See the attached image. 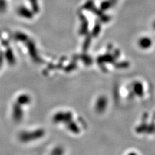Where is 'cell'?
Masks as SVG:
<instances>
[{
  "label": "cell",
  "mask_w": 155,
  "mask_h": 155,
  "mask_svg": "<svg viewBox=\"0 0 155 155\" xmlns=\"http://www.w3.org/2000/svg\"><path fill=\"white\" fill-rule=\"evenodd\" d=\"M127 155H137V154L136 153H134V152H130Z\"/></svg>",
  "instance_id": "7a4b0ae2"
},
{
  "label": "cell",
  "mask_w": 155,
  "mask_h": 155,
  "mask_svg": "<svg viewBox=\"0 0 155 155\" xmlns=\"http://www.w3.org/2000/svg\"><path fill=\"white\" fill-rule=\"evenodd\" d=\"M134 91H135V93L140 96H142L143 94V89H142V87L141 85H138L136 87V89H134Z\"/></svg>",
  "instance_id": "6da1fadb"
}]
</instances>
